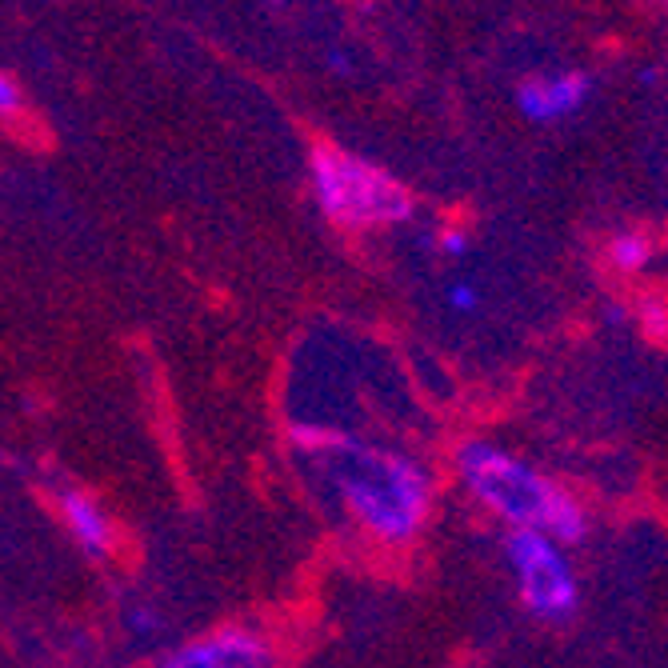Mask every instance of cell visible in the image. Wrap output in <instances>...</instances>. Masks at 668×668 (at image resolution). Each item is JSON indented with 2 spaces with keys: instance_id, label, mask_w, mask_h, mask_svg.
<instances>
[{
  "instance_id": "1",
  "label": "cell",
  "mask_w": 668,
  "mask_h": 668,
  "mask_svg": "<svg viewBox=\"0 0 668 668\" xmlns=\"http://www.w3.org/2000/svg\"><path fill=\"white\" fill-rule=\"evenodd\" d=\"M300 452H312L328 464L332 488L340 504L356 516V524L380 544H408L420 536L432 512V476L404 452L372 448L328 428H296Z\"/></svg>"
},
{
  "instance_id": "3",
  "label": "cell",
  "mask_w": 668,
  "mask_h": 668,
  "mask_svg": "<svg viewBox=\"0 0 668 668\" xmlns=\"http://www.w3.org/2000/svg\"><path fill=\"white\" fill-rule=\"evenodd\" d=\"M312 192L320 212L352 232L400 224L412 216V196L396 176L328 140L312 148Z\"/></svg>"
},
{
  "instance_id": "8",
  "label": "cell",
  "mask_w": 668,
  "mask_h": 668,
  "mask_svg": "<svg viewBox=\"0 0 668 668\" xmlns=\"http://www.w3.org/2000/svg\"><path fill=\"white\" fill-rule=\"evenodd\" d=\"M652 260V236L648 232H620L608 240V264L616 272H640Z\"/></svg>"
},
{
  "instance_id": "11",
  "label": "cell",
  "mask_w": 668,
  "mask_h": 668,
  "mask_svg": "<svg viewBox=\"0 0 668 668\" xmlns=\"http://www.w3.org/2000/svg\"><path fill=\"white\" fill-rule=\"evenodd\" d=\"M128 628H132L136 636H148V632H156V628H160V616H152V612H140V608H132V612H128Z\"/></svg>"
},
{
  "instance_id": "12",
  "label": "cell",
  "mask_w": 668,
  "mask_h": 668,
  "mask_svg": "<svg viewBox=\"0 0 668 668\" xmlns=\"http://www.w3.org/2000/svg\"><path fill=\"white\" fill-rule=\"evenodd\" d=\"M448 304L460 308V312H472V308H476V292H472L468 284H452V288H448Z\"/></svg>"
},
{
  "instance_id": "10",
  "label": "cell",
  "mask_w": 668,
  "mask_h": 668,
  "mask_svg": "<svg viewBox=\"0 0 668 668\" xmlns=\"http://www.w3.org/2000/svg\"><path fill=\"white\" fill-rule=\"evenodd\" d=\"M16 108H20V88H16L12 76L0 72V116H8V112H16Z\"/></svg>"
},
{
  "instance_id": "2",
  "label": "cell",
  "mask_w": 668,
  "mask_h": 668,
  "mask_svg": "<svg viewBox=\"0 0 668 668\" xmlns=\"http://www.w3.org/2000/svg\"><path fill=\"white\" fill-rule=\"evenodd\" d=\"M456 476L472 500L508 528H536L560 548L588 536V512L564 484L488 440H464L456 448Z\"/></svg>"
},
{
  "instance_id": "6",
  "label": "cell",
  "mask_w": 668,
  "mask_h": 668,
  "mask_svg": "<svg viewBox=\"0 0 668 668\" xmlns=\"http://www.w3.org/2000/svg\"><path fill=\"white\" fill-rule=\"evenodd\" d=\"M588 88H592V80L584 72L536 76V80H524L516 88V108H520V116H528L536 124H548V120H560V116L576 112L588 100Z\"/></svg>"
},
{
  "instance_id": "4",
  "label": "cell",
  "mask_w": 668,
  "mask_h": 668,
  "mask_svg": "<svg viewBox=\"0 0 668 668\" xmlns=\"http://www.w3.org/2000/svg\"><path fill=\"white\" fill-rule=\"evenodd\" d=\"M504 556L512 564L520 600L532 616H540L548 624H560L576 612L580 584H576V572H572V564H568V556L556 540H548L536 528H508Z\"/></svg>"
},
{
  "instance_id": "7",
  "label": "cell",
  "mask_w": 668,
  "mask_h": 668,
  "mask_svg": "<svg viewBox=\"0 0 668 668\" xmlns=\"http://www.w3.org/2000/svg\"><path fill=\"white\" fill-rule=\"evenodd\" d=\"M56 508H60V520L68 524L72 540L80 544V552H88L92 560H108V556H112V548H116V528H112L108 512H104L92 496H84V492H76V488H64V492L56 496Z\"/></svg>"
},
{
  "instance_id": "5",
  "label": "cell",
  "mask_w": 668,
  "mask_h": 668,
  "mask_svg": "<svg viewBox=\"0 0 668 668\" xmlns=\"http://www.w3.org/2000/svg\"><path fill=\"white\" fill-rule=\"evenodd\" d=\"M156 668H272V644L244 624H228L172 648Z\"/></svg>"
},
{
  "instance_id": "13",
  "label": "cell",
  "mask_w": 668,
  "mask_h": 668,
  "mask_svg": "<svg viewBox=\"0 0 668 668\" xmlns=\"http://www.w3.org/2000/svg\"><path fill=\"white\" fill-rule=\"evenodd\" d=\"M272 4H280V0H272Z\"/></svg>"
},
{
  "instance_id": "9",
  "label": "cell",
  "mask_w": 668,
  "mask_h": 668,
  "mask_svg": "<svg viewBox=\"0 0 668 668\" xmlns=\"http://www.w3.org/2000/svg\"><path fill=\"white\" fill-rule=\"evenodd\" d=\"M464 248H468V232L464 228H444L440 232V252L444 256H464Z\"/></svg>"
}]
</instances>
